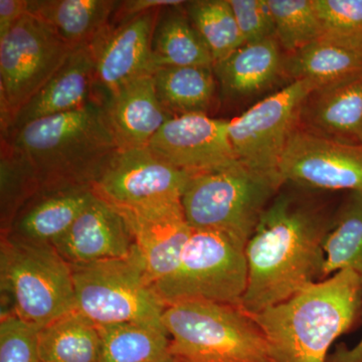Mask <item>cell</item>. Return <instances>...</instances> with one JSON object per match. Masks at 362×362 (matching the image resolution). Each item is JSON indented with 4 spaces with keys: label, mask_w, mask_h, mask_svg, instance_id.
Masks as SVG:
<instances>
[{
    "label": "cell",
    "mask_w": 362,
    "mask_h": 362,
    "mask_svg": "<svg viewBox=\"0 0 362 362\" xmlns=\"http://www.w3.org/2000/svg\"><path fill=\"white\" fill-rule=\"evenodd\" d=\"M332 192L284 183L247 244V283L240 307L259 313L323 279V244L338 204Z\"/></svg>",
    "instance_id": "1"
},
{
    "label": "cell",
    "mask_w": 362,
    "mask_h": 362,
    "mask_svg": "<svg viewBox=\"0 0 362 362\" xmlns=\"http://www.w3.org/2000/svg\"><path fill=\"white\" fill-rule=\"evenodd\" d=\"M361 315L362 278L346 269L250 316L263 331L274 362H327L333 343Z\"/></svg>",
    "instance_id": "2"
},
{
    "label": "cell",
    "mask_w": 362,
    "mask_h": 362,
    "mask_svg": "<svg viewBox=\"0 0 362 362\" xmlns=\"http://www.w3.org/2000/svg\"><path fill=\"white\" fill-rule=\"evenodd\" d=\"M1 139L32 164L42 192L92 187L119 150L103 101L33 121Z\"/></svg>",
    "instance_id": "3"
},
{
    "label": "cell",
    "mask_w": 362,
    "mask_h": 362,
    "mask_svg": "<svg viewBox=\"0 0 362 362\" xmlns=\"http://www.w3.org/2000/svg\"><path fill=\"white\" fill-rule=\"evenodd\" d=\"M1 316L40 329L77 310L71 266L52 245L1 235Z\"/></svg>",
    "instance_id": "4"
},
{
    "label": "cell",
    "mask_w": 362,
    "mask_h": 362,
    "mask_svg": "<svg viewBox=\"0 0 362 362\" xmlns=\"http://www.w3.org/2000/svg\"><path fill=\"white\" fill-rule=\"evenodd\" d=\"M284 183L278 173L239 163L190 176L181 204L190 228L220 233L246 250L262 214Z\"/></svg>",
    "instance_id": "5"
},
{
    "label": "cell",
    "mask_w": 362,
    "mask_h": 362,
    "mask_svg": "<svg viewBox=\"0 0 362 362\" xmlns=\"http://www.w3.org/2000/svg\"><path fill=\"white\" fill-rule=\"evenodd\" d=\"M162 323L180 362H274L263 331L240 306L176 302L166 306Z\"/></svg>",
    "instance_id": "6"
},
{
    "label": "cell",
    "mask_w": 362,
    "mask_h": 362,
    "mask_svg": "<svg viewBox=\"0 0 362 362\" xmlns=\"http://www.w3.org/2000/svg\"><path fill=\"white\" fill-rule=\"evenodd\" d=\"M71 268L77 310L96 325L139 323L164 327L166 305L147 277L135 247L128 258Z\"/></svg>",
    "instance_id": "7"
},
{
    "label": "cell",
    "mask_w": 362,
    "mask_h": 362,
    "mask_svg": "<svg viewBox=\"0 0 362 362\" xmlns=\"http://www.w3.org/2000/svg\"><path fill=\"white\" fill-rule=\"evenodd\" d=\"M247 283L244 247L220 233L192 228L175 270L154 289L166 306L182 301L240 306Z\"/></svg>",
    "instance_id": "8"
},
{
    "label": "cell",
    "mask_w": 362,
    "mask_h": 362,
    "mask_svg": "<svg viewBox=\"0 0 362 362\" xmlns=\"http://www.w3.org/2000/svg\"><path fill=\"white\" fill-rule=\"evenodd\" d=\"M71 51L51 26L28 13L0 39L1 135L18 111L65 64Z\"/></svg>",
    "instance_id": "9"
},
{
    "label": "cell",
    "mask_w": 362,
    "mask_h": 362,
    "mask_svg": "<svg viewBox=\"0 0 362 362\" xmlns=\"http://www.w3.org/2000/svg\"><path fill=\"white\" fill-rule=\"evenodd\" d=\"M319 86L311 80L289 83L228 121V138L238 161L252 170L279 175L302 105Z\"/></svg>",
    "instance_id": "10"
},
{
    "label": "cell",
    "mask_w": 362,
    "mask_h": 362,
    "mask_svg": "<svg viewBox=\"0 0 362 362\" xmlns=\"http://www.w3.org/2000/svg\"><path fill=\"white\" fill-rule=\"evenodd\" d=\"M192 175L162 160L148 147L118 150L92 189L111 206L136 209L181 202Z\"/></svg>",
    "instance_id": "11"
},
{
    "label": "cell",
    "mask_w": 362,
    "mask_h": 362,
    "mask_svg": "<svg viewBox=\"0 0 362 362\" xmlns=\"http://www.w3.org/2000/svg\"><path fill=\"white\" fill-rule=\"evenodd\" d=\"M284 182L318 192H362V146L295 129L279 163Z\"/></svg>",
    "instance_id": "12"
},
{
    "label": "cell",
    "mask_w": 362,
    "mask_h": 362,
    "mask_svg": "<svg viewBox=\"0 0 362 362\" xmlns=\"http://www.w3.org/2000/svg\"><path fill=\"white\" fill-rule=\"evenodd\" d=\"M159 11H149L130 20L111 21L89 45L98 92L104 101L136 78L153 75L156 68L151 45Z\"/></svg>",
    "instance_id": "13"
},
{
    "label": "cell",
    "mask_w": 362,
    "mask_h": 362,
    "mask_svg": "<svg viewBox=\"0 0 362 362\" xmlns=\"http://www.w3.org/2000/svg\"><path fill=\"white\" fill-rule=\"evenodd\" d=\"M148 148L162 160L190 175L240 163L228 138V120L209 114L173 117L154 136Z\"/></svg>",
    "instance_id": "14"
},
{
    "label": "cell",
    "mask_w": 362,
    "mask_h": 362,
    "mask_svg": "<svg viewBox=\"0 0 362 362\" xmlns=\"http://www.w3.org/2000/svg\"><path fill=\"white\" fill-rule=\"evenodd\" d=\"M134 240L135 251L152 284L168 277L180 262L192 228L181 202L136 207H114Z\"/></svg>",
    "instance_id": "15"
},
{
    "label": "cell",
    "mask_w": 362,
    "mask_h": 362,
    "mask_svg": "<svg viewBox=\"0 0 362 362\" xmlns=\"http://www.w3.org/2000/svg\"><path fill=\"white\" fill-rule=\"evenodd\" d=\"M52 246L71 266L128 258L134 252L122 216L97 197Z\"/></svg>",
    "instance_id": "16"
},
{
    "label": "cell",
    "mask_w": 362,
    "mask_h": 362,
    "mask_svg": "<svg viewBox=\"0 0 362 362\" xmlns=\"http://www.w3.org/2000/svg\"><path fill=\"white\" fill-rule=\"evenodd\" d=\"M296 129L362 146V73L312 90L302 105Z\"/></svg>",
    "instance_id": "17"
},
{
    "label": "cell",
    "mask_w": 362,
    "mask_h": 362,
    "mask_svg": "<svg viewBox=\"0 0 362 362\" xmlns=\"http://www.w3.org/2000/svg\"><path fill=\"white\" fill-rule=\"evenodd\" d=\"M96 101L105 102L98 92L92 52L89 45L77 47L54 77L18 111L1 138L9 137L33 121L78 110Z\"/></svg>",
    "instance_id": "18"
},
{
    "label": "cell",
    "mask_w": 362,
    "mask_h": 362,
    "mask_svg": "<svg viewBox=\"0 0 362 362\" xmlns=\"http://www.w3.org/2000/svg\"><path fill=\"white\" fill-rule=\"evenodd\" d=\"M107 120L119 150L147 148L173 115L157 96L153 76L124 86L105 101Z\"/></svg>",
    "instance_id": "19"
},
{
    "label": "cell",
    "mask_w": 362,
    "mask_h": 362,
    "mask_svg": "<svg viewBox=\"0 0 362 362\" xmlns=\"http://www.w3.org/2000/svg\"><path fill=\"white\" fill-rule=\"evenodd\" d=\"M286 52L276 37L244 44L214 65L221 96L242 102L261 96L285 76Z\"/></svg>",
    "instance_id": "20"
},
{
    "label": "cell",
    "mask_w": 362,
    "mask_h": 362,
    "mask_svg": "<svg viewBox=\"0 0 362 362\" xmlns=\"http://www.w3.org/2000/svg\"><path fill=\"white\" fill-rule=\"evenodd\" d=\"M96 197L90 187L40 192L16 216L6 233L35 244L54 245Z\"/></svg>",
    "instance_id": "21"
},
{
    "label": "cell",
    "mask_w": 362,
    "mask_h": 362,
    "mask_svg": "<svg viewBox=\"0 0 362 362\" xmlns=\"http://www.w3.org/2000/svg\"><path fill=\"white\" fill-rule=\"evenodd\" d=\"M362 73V39L324 33L298 51L286 54L288 80H311L320 86Z\"/></svg>",
    "instance_id": "22"
},
{
    "label": "cell",
    "mask_w": 362,
    "mask_h": 362,
    "mask_svg": "<svg viewBox=\"0 0 362 362\" xmlns=\"http://www.w3.org/2000/svg\"><path fill=\"white\" fill-rule=\"evenodd\" d=\"M119 1L28 0V13L37 16L71 49L92 44L110 25Z\"/></svg>",
    "instance_id": "23"
},
{
    "label": "cell",
    "mask_w": 362,
    "mask_h": 362,
    "mask_svg": "<svg viewBox=\"0 0 362 362\" xmlns=\"http://www.w3.org/2000/svg\"><path fill=\"white\" fill-rule=\"evenodd\" d=\"M185 2L180 6L164 7L159 11L151 45L156 68H214L213 57L188 18L183 6Z\"/></svg>",
    "instance_id": "24"
},
{
    "label": "cell",
    "mask_w": 362,
    "mask_h": 362,
    "mask_svg": "<svg viewBox=\"0 0 362 362\" xmlns=\"http://www.w3.org/2000/svg\"><path fill=\"white\" fill-rule=\"evenodd\" d=\"M40 362H101L98 325L78 310L37 329Z\"/></svg>",
    "instance_id": "25"
},
{
    "label": "cell",
    "mask_w": 362,
    "mask_h": 362,
    "mask_svg": "<svg viewBox=\"0 0 362 362\" xmlns=\"http://www.w3.org/2000/svg\"><path fill=\"white\" fill-rule=\"evenodd\" d=\"M152 76L159 101L173 117L211 110L218 88L214 68L159 66Z\"/></svg>",
    "instance_id": "26"
},
{
    "label": "cell",
    "mask_w": 362,
    "mask_h": 362,
    "mask_svg": "<svg viewBox=\"0 0 362 362\" xmlns=\"http://www.w3.org/2000/svg\"><path fill=\"white\" fill-rule=\"evenodd\" d=\"M323 279L352 270L362 278V192H345L323 244Z\"/></svg>",
    "instance_id": "27"
},
{
    "label": "cell",
    "mask_w": 362,
    "mask_h": 362,
    "mask_svg": "<svg viewBox=\"0 0 362 362\" xmlns=\"http://www.w3.org/2000/svg\"><path fill=\"white\" fill-rule=\"evenodd\" d=\"M101 362H156L170 354L164 327L139 323L98 326Z\"/></svg>",
    "instance_id": "28"
},
{
    "label": "cell",
    "mask_w": 362,
    "mask_h": 362,
    "mask_svg": "<svg viewBox=\"0 0 362 362\" xmlns=\"http://www.w3.org/2000/svg\"><path fill=\"white\" fill-rule=\"evenodd\" d=\"M185 11L211 52L214 65L245 44L228 0L185 1Z\"/></svg>",
    "instance_id": "29"
},
{
    "label": "cell",
    "mask_w": 362,
    "mask_h": 362,
    "mask_svg": "<svg viewBox=\"0 0 362 362\" xmlns=\"http://www.w3.org/2000/svg\"><path fill=\"white\" fill-rule=\"evenodd\" d=\"M0 189L1 233H4L26 204L42 192L32 164L4 139H1Z\"/></svg>",
    "instance_id": "30"
},
{
    "label": "cell",
    "mask_w": 362,
    "mask_h": 362,
    "mask_svg": "<svg viewBox=\"0 0 362 362\" xmlns=\"http://www.w3.org/2000/svg\"><path fill=\"white\" fill-rule=\"evenodd\" d=\"M276 39L286 54H291L324 33L314 0H268Z\"/></svg>",
    "instance_id": "31"
},
{
    "label": "cell",
    "mask_w": 362,
    "mask_h": 362,
    "mask_svg": "<svg viewBox=\"0 0 362 362\" xmlns=\"http://www.w3.org/2000/svg\"><path fill=\"white\" fill-rule=\"evenodd\" d=\"M0 362H40L37 328L16 317L1 316Z\"/></svg>",
    "instance_id": "32"
},
{
    "label": "cell",
    "mask_w": 362,
    "mask_h": 362,
    "mask_svg": "<svg viewBox=\"0 0 362 362\" xmlns=\"http://www.w3.org/2000/svg\"><path fill=\"white\" fill-rule=\"evenodd\" d=\"M245 44L276 37L268 0H228Z\"/></svg>",
    "instance_id": "33"
},
{
    "label": "cell",
    "mask_w": 362,
    "mask_h": 362,
    "mask_svg": "<svg viewBox=\"0 0 362 362\" xmlns=\"http://www.w3.org/2000/svg\"><path fill=\"white\" fill-rule=\"evenodd\" d=\"M324 33L362 39V0H314Z\"/></svg>",
    "instance_id": "34"
},
{
    "label": "cell",
    "mask_w": 362,
    "mask_h": 362,
    "mask_svg": "<svg viewBox=\"0 0 362 362\" xmlns=\"http://www.w3.org/2000/svg\"><path fill=\"white\" fill-rule=\"evenodd\" d=\"M185 1L180 0H127L119 1L112 21L130 20L140 14L149 11H159L164 7L175 6L182 4Z\"/></svg>",
    "instance_id": "35"
},
{
    "label": "cell",
    "mask_w": 362,
    "mask_h": 362,
    "mask_svg": "<svg viewBox=\"0 0 362 362\" xmlns=\"http://www.w3.org/2000/svg\"><path fill=\"white\" fill-rule=\"evenodd\" d=\"M28 0H0V39L28 13Z\"/></svg>",
    "instance_id": "36"
},
{
    "label": "cell",
    "mask_w": 362,
    "mask_h": 362,
    "mask_svg": "<svg viewBox=\"0 0 362 362\" xmlns=\"http://www.w3.org/2000/svg\"><path fill=\"white\" fill-rule=\"evenodd\" d=\"M327 362H362V337L352 349L339 345L334 354L328 356Z\"/></svg>",
    "instance_id": "37"
},
{
    "label": "cell",
    "mask_w": 362,
    "mask_h": 362,
    "mask_svg": "<svg viewBox=\"0 0 362 362\" xmlns=\"http://www.w3.org/2000/svg\"><path fill=\"white\" fill-rule=\"evenodd\" d=\"M156 362H180L177 359L175 358L170 354L168 356H164L163 358H161L160 361Z\"/></svg>",
    "instance_id": "38"
}]
</instances>
